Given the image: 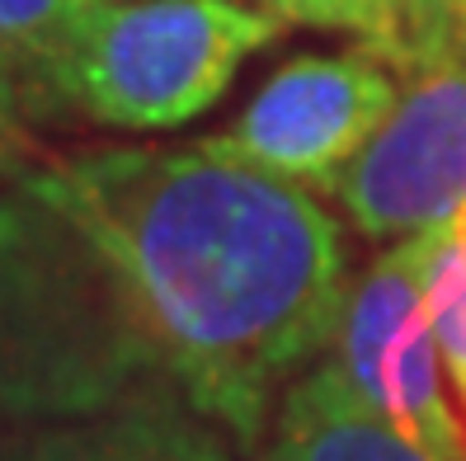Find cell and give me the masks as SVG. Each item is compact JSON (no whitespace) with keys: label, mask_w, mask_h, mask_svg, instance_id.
<instances>
[{"label":"cell","mask_w":466,"mask_h":461,"mask_svg":"<svg viewBox=\"0 0 466 461\" xmlns=\"http://www.w3.org/2000/svg\"><path fill=\"white\" fill-rule=\"evenodd\" d=\"M349 283L330 207L203 142L38 160L0 194V419L175 400L255 452Z\"/></svg>","instance_id":"6da1fadb"},{"label":"cell","mask_w":466,"mask_h":461,"mask_svg":"<svg viewBox=\"0 0 466 461\" xmlns=\"http://www.w3.org/2000/svg\"><path fill=\"white\" fill-rule=\"evenodd\" d=\"M288 34L250 0H95L43 66L52 114L170 132L227 99L240 66Z\"/></svg>","instance_id":"7a4b0ae2"},{"label":"cell","mask_w":466,"mask_h":461,"mask_svg":"<svg viewBox=\"0 0 466 461\" xmlns=\"http://www.w3.org/2000/svg\"><path fill=\"white\" fill-rule=\"evenodd\" d=\"M396 75V108L335 188L349 226L368 240L424 236L466 212V29Z\"/></svg>","instance_id":"3957f363"},{"label":"cell","mask_w":466,"mask_h":461,"mask_svg":"<svg viewBox=\"0 0 466 461\" xmlns=\"http://www.w3.org/2000/svg\"><path fill=\"white\" fill-rule=\"evenodd\" d=\"M400 99V75L372 47L307 52L279 66L231 127L198 137L208 151L307 194H330Z\"/></svg>","instance_id":"277c9868"},{"label":"cell","mask_w":466,"mask_h":461,"mask_svg":"<svg viewBox=\"0 0 466 461\" xmlns=\"http://www.w3.org/2000/svg\"><path fill=\"white\" fill-rule=\"evenodd\" d=\"M429 250L433 231L391 240L368 259V268L349 283L330 358L381 419L443 461H466V438L448 400L429 320Z\"/></svg>","instance_id":"5b68a950"},{"label":"cell","mask_w":466,"mask_h":461,"mask_svg":"<svg viewBox=\"0 0 466 461\" xmlns=\"http://www.w3.org/2000/svg\"><path fill=\"white\" fill-rule=\"evenodd\" d=\"M231 438L175 400H137L95 415L15 424L0 461H231Z\"/></svg>","instance_id":"8992f818"},{"label":"cell","mask_w":466,"mask_h":461,"mask_svg":"<svg viewBox=\"0 0 466 461\" xmlns=\"http://www.w3.org/2000/svg\"><path fill=\"white\" fill-rule=\"evenodd\" d=\"M255 461H443L381 419L344 382L335 358H320L283 391Z\"/></svg>","instance_id":"52a82bcc"},{"label":"cell","mask_w":466,"mask_h":461,"mask_svg":"<svg viewBox=\"0 0 466 461\" xmlns=\"http://www.w3.org/2000/svg\"><path fill=\"white\" fill-rule=\"evenodd\" d=\"M424 287H429V320H433L448 400L466 438V212L433 231Z\"/></svg>","instance_id":"ba28073f"},{"label":"cell","mask_w":466,"mask_h":461,"mask_svg":"<svg viewBox=\"0 0 466 461\" xmlns=\"http://www.w3.org/2000/svg\"><path fill=\"white\" fill-rule=\"evenodd\" d=\"M259 5L273 10L283 24L349 34V38H359V47H372L387 62L396 57L400 34H405L400 0H259Z\"/></svg>","instance_id":"9c48e42d"},{"label":"cell","mask_w":466,"mask_h":461,"mask_svg":"<svg viewBox=\"0 0 466 461\" xmlns=\"http://www.w3.org/2000/svg\"><path fill=\"white\" fill-rule=\"evenodd\" d=\"M52 114L38 66L29 57H19L15 47L0 43V175H24L38 165V146H34V118Z\"/></svg>","instance_id":"30bf717a"},{"label":"cell","mask_w":466,"mask_h":461,"mask_svg":"<svg viewBox=\"0 0 466 461\" xmlns=\"http://www.w3.org/2000/svg\"><path fill=\"white\" fill-rule=\"evenodd\" d=\"M95 0H0V43L15 47L19 57H29L43 80V66L52 62V52L66 43L76 19Z\"/></svg>","instance_id":"8fae6325"},{"label":"cell","mask_w":466,"mask_h":461,"mask_svg":"<svg viewBox=\"0 0 466 461\" xmlns=\"http://www.w3.org/2000/svg\"><path fill=\"white\" fill-rule=\"evenodd\" d=\"M400 19H405V34H400L391 66H405L424 47L461 34L466 29V0H400Z\"/></svg>","instance_id":"7c38bea8"}]
</instances>
